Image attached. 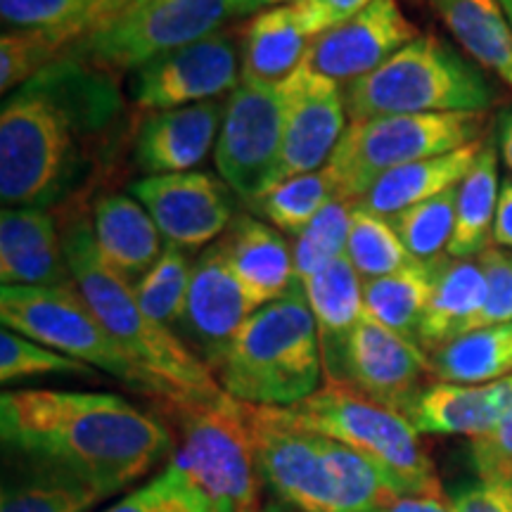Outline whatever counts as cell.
Returning a JSON list of instances; mask_svg holds the SVG:
<instances>
[{
  "label": "cell",
  "instance_id": "obj_50",
  "mask_svg": "<svg viewBox=\"0 0 512 512\" xmlns=\"http://www.w3.org/2000/svg\"><path fill=\"white\" fill-rule=\"evenodd\" d=\"M264 512H285V510H280V508H275V505H268V508L264 510Z\"/></svg>",
  "mask_w": 512,
  "mask_h": 512
},
{
  "label": "cell",
  "instance_id": "obj_31",
  "mask_svg": "<svg viewBox=\"0 0 512 512\" xmlns=\"http://www.w3.org/2000/svg\"><path fill=\"white\" fill-rule=\"evenodd\" d=\"M441 19L460 48L512 86V27L498 0H439Z\"/></svg>",
  "mask_w": 512,
  "mask_h": 512
},
{
  "label": "cell",
  "instance_id": "obj_7",
  "mask_svg": "<svg viewBox=\"0 0 512 512\" xmlns=\"http://www.w3.org/2000/svg\"><path fill=\"white\" fill-rule=\"evenodd\" d=\"M275 413L287 425L323 434L368 458L392 479L401 496L444 498L413 422L368 399L349 382L328 380L309 399L275 408Z\"/></svg>",
  "mask_w": 512,
  "mask_h": 512
},
{
  "label": "cell",
  "instance_id": "obj_35",
  "mask_svg": "<svg viewBox=\"0 0 512 512\" xmlns=\"http://www.w3.org/2000/svg\"><path fill=\"white\" fill-rule=\"evenodd\" d=\"M192 266L195 264L188 259L185 249L166 245L157 264L133 285L140 309L174 332L188 302Z\"/></svg>",
  "mask_w": 512,
  "mask_h": 512
},
{
  "label": "cell",
  "instance_id": "obj_5",
  "mask_svg": "<svg viewBox=\"0 0 512 512\" xmlns=\"http://www.w3.org/2000/svg\"><path fill=\"white\" fill-rule=\"evenodd\" d=\"M64 256L72 280L91 304L100 323L140 366L169 384L181 399H211L223 389L211 368L178 337L140 309L136 292L102 261L95 245L93 221L74 216L64 226Z\"/></svg>",
  "mask_w": 512,
  "mask_h": 512
},
{
  "label": "cell",
  "instance_id": "obj_42",
  "mask_svg": "<svg viewBox=\"0 0 512 512\" xmlns=\"http://www.w3.org/2000/svg\"><path fill=\"white\" fill-rule=\"evenodd\" d=\"M472 463L482 482L512 484V411L494 430L472 439Z\"/></svg>",
  "mask_w": 512,
  "mask_h": 512
},
{
  "label": "cell",
  "instance_id": "obj_9",
  "mask_svg": "<svg viewBox=\"0 0 512 512\" xmlns=\"http://www.w3.org/2000/svg\"><path fill=\"white\" fill-rule=\"evenodd\" d=\"M159 403L178 430L171 463L200 486L219 512H264L245 403L226 392Z\"/></svg>",
  "mask_w": 512,
  "mask_h": 512
},
{
  "label": "cell",
  "instance_id": "obj_6",
  "mask_svg": "<svg viewBox=\"0 0 512 512\" xmlns=\"http://www.w3.org/2000/svg\"><path fill=\"white\" fill-rule=\"evenodd\" d=\"M351 121L387 114L486 112L498 93L477 62L437 36H418L344 88Z\"/></svg>",
  "mask_w": 512,
  "mask_h": 512
},
{
  "label": "cell",
  "instance_id": "obj_24",
  "mask_svg": "<svg viewBox=\"0 0 512 512\" xmlns=\"http://www.w3.org/2000/svg\"><path fill=\"white\" fill-rule=\"evenodd\" d=\"M93 235L102 261L131 285L157 264L166 247L147 209L128 195L100 197L93 209Z\"/></svg>",
  "mask_w": 512,
  "mask_h": 512
},
{
  "label": "cell",
  "instance_id": "obj_20",
  "mask_svg": "<svg viewBox=\"0 0 512 512\" xmlns=\"http://www.w3.org/2000/svg\"><path fill=\"white\" fill-rule=\"evenodd\" d=\"M3 285L53 287L72 283L64 240L50 209L5 207L0 214Z\"/></svg>",
  "mask_w": 512,
  "mask_h": 512
},
{
  "label": "cell",
  "instance_id": "obj_47",
  "mask_svg": "<svg viewBox=\"0 0 512 512\" xmlns=\"http://www.w3.org/2000/svg\"><path fill=\"white\" fill-rule=\"evenodd\" d=\"M496 145H498V155L503 157L505 166L510 169L512 174V105L503 107L496 117Z\"/></svg>",
  "mask_w": 512,
  "mask_h": 512
},
{
  "label": "cell",
  "instance_id": "obj_51",
  "mask_svg": "<svg viewBox=\"0 0 512 512\" xmlns=\"http://www.w3.org/2000/svg\"><path fill=\"white\" fill-rule=\"evenodd\" d=\"M133 3H152V0H133Z\"/></svg>",
  "mask_w": 512,
  "mask_h": 512
},
{
  "label": "cell",
  "instance_id": "obj_11",
  "mask_svg": "<svg viewBox=\"0 0 512 512\" xmlns=\"http://www.w3.org/2000/svg\"><path fill=\"white\" fill-rule=\"evenodd\" d=\"M249 15L247 0H152L131 3L110 24L83 38L72 53L112 74L133 72L152 57L202 41L233 17Z\"/></svg>",
  "mask_w": 512,
  "mask_h": 512
},
{
  "label": "cell",
  "instance_id": "obj_36",
  "mask_svg": "<svg viewBox=\"0 0 512 512\" xmlns=\"http://www.w3.org/2000/svg\"><path fill=\"white\" fill-rule=\"evenodd\" d=\"M456 197L458 185L389 219L411 259L437 261L448 256L456 228Z\"/></svg>",
  "mask_w": 512,
  "mask_h": 512
},
{
  "label": "cell",
  "instance_id": "obj_1",
  "mask_svg": "<svg viewBox=\"0 0 512 512\" xmlns=\"http://www.w3.org/2000/svg\"><path fill=\"white\" fill-rule=\"evenodd\" d=\"M124 117L117 74L64 55L0 110L5 207L50 209L86 188Z\"/></svg>",
  "mask_w": 512,
  "mask_h": 512
},
{
  "label": "cell",
  "instance_id": "obj_39",
  "mask_svg": "<svg viewBox=\"0 0 512 512\" xmlns=\"http://www.w3.org/2000/svg\"><path fill=\"white\" fill-rule=\"evenodd\" d=\"M102 512H219L209 496L169 460L164 472Z\"/></svg>",
  "mask_w": 512,
  "mask_h": 512
},
{
  "label": "cell",
  "instance_id": "obj_46",
  "mask_svg": "<svg viewBox=\"0 0 512 512\" xmlns=\"http://www.w3.org/2000/svg\"><path fill=\"white\" fill-rule=\"evenodd\" d=\"M377 512H456L444 498L437 496H401L392 505Z\"/></svg>",
  "mask_w": 512,
  "mask_h": 512
},
{
  "label": "cell",
  "instance_id": "obj_29",
  "mask_svg": "<svg viewBox=\"0 0 512 512\" xmlns=\"http://www.w3.org/2000/svg\"><path fill=\"white\" fill-rule=\"evenodd\" d=\"M501 181H498V145L496 136L484 138L482 150L458 183L456 197V228H453L448 256L472 259L494 242V221Z\"/></svg>",
  "mask_w": 512,
  "mask_h": 512
},
{
  "label": "cell",
  "instance_id": "obj_37",
  "mask_svg": "<svg viewBox=\"0 0 512 512\" xmlns=\"http://www.w3.org/2000/svg\"><path fill=\"white\" fill-rule=\"evenodd\" d=\"M347 259L363 280L382 278V275L399 271L408 261H413L396 235L392 221L358 207V204L351 216Z\"/></svg>",
  "mask_w": 512,
  "mask_h": 512
},
{
  "label": "cell",
  "instance_id": "obj_26",
  "mask_svg": "<svg viewBox=\"0 0 512 512\" xmlns=\"http://www.w3.org/2000/svg\"><path fill=\"white\" fill-rule=\"evenodd\" d=\"M484 297L486 280L477 256L472 259L444 256L439 261L434 292L420 323V349L432 356L444 344L475 330V320L484 306Z\"/></svg>",
  "mask_w": 512,
  "mask_h": 512
},
{
  "label": "cell",
  "instance_id": "obj_3",
  "mask_svg": "<svg viewBox=\"0 0 512 512\" xmlns=\"http://www.w3.org/2000/svg\"><path fill=\"white\" fill-rule=\"evenodd\" d=\"M256 467L280 501L302 512H377L401 498L380 467L323 434L299 430L273 406L245 403Z\"/></svg>",
  "mask_w": 512,
  "mask_h": 512
},
{
  "label": "cell",
  "instance_id": "obj_41",
  "mask_svg": "<svg viewBox=\"0 0 512 512\" xmlns=\"http://www.w3.org/2000/svg\"><path fill=\"white\" fill-rule=\"evenodd\" d=\"M484 271L486 297L475 330L512 323V252L489 245L477 256Z\"/></svg>",
  "mask_w": 512,
  "mask_h": 512
},
{
  "label": "cell",
  "instance_id": "obj_48",
  "mask_svg": "<svg viewBox=\"0 0 512 512\" xmlns=\"http://www.w3.org/2000/svg\"><path fill=\"white\" fill-rule=\"evenodd\" d=\"M294 0H247L249 12H261L268 8H280V5H292Z\"/></svg>",
  "mask_w": 512,
  "mask_h": 512
},
{
  "label": "cell",
  "instance_id": "obj_40",
  "mask_svg": "<svg viewBox=\"0 0 512 512\" xmlns=\"http://www.w3.org/2000/svg\"><path fill=\"white\" fill-rule=\"evenodd\" d=\"M36 375L93 377V368L5 328L0 332V380L8 384Z\"/></svg>",
  "mask_w": 512,
  "mask_h": 512
},
{
  "label": "cell",
  "instance_id": "obj_27",
  "mask_svg": "<svg viewBox=\"0 0 512 512\" xmlns=\"http://www.w3.org/2000/svg\"><path fill=\"white\" fill-rule=\"evenodd\" d=\"M482 143L460 147V150L448 152V155L422 159V162L387 171L363 195L358 207L384 216V219H392V216L415 207V204L427 202L441 195V192L456 188L475 164Z\"/></svg>",
  "mask_w": 512,
  "mask_h": 512
},
{
  "label": "cell",
  "instance_id": "obj_13",
  "mask_svg": "<svg viewBox=\"0 0 512 512\" xmlns=\"http://www.w3.org/2000/svg\"><path fill=\"white\" fill-rule=\"evenodd\" d=\"M242 81L235 36L221 29L202 41L152 57L131 72V98L147 112L174 110L233 93Z\"/></svg>",
  "mask_w": 512,
  "mask_h": 512
},
{
  "label": "cell",
  "instance_id": "obj_18",
  "mask_svg": "<svg viewBox=\"0 0 512 512\" xmlns=\"http://www.w3.org/2000/svg\"><path fill=\"white\" fill-rule=\"evenodd\" d=\"M252 313L221 240H216L214 245L202 249L192 266L188 302L176 328L178 337L216 375L235 335Z\"/></svg>",
  "mask_w": 512,
  "mask_h": 512
},
{
  "label": "cell",
  "instance_id": "obj_32",
  "mask_svg": "<svg viewBox=\"0 0 512 512\" xmlns=\"http://www.w3.org/2000/svg\"><path fill=\"white\" fill-rule=\"evenodd\" d=\"M432 375L439 382L486 384L512 375V323L472 330L434 351Z\"/></svg>",
  "mask_w": 512,
  "mask_h": 512
},
{
  "label": "cell",
  "instance_id": "obj_44",
  "mask_svg": "<svg viewBox=\"0 0 512 512\" xmlns=\"http://www.w3.org/2000/svg\"><path fill=\"white\" fill-rule=\"evenodd\" d=\"M456 512H512V484L482 482L467 484L453 496Z\"/></svg>",
  "mask_w": 512,
  "mask_h": 512
},
{
  "label": "cell",
  "instance_id": "obj_23",
  "mask_svg": "<svg viewBox=\"0 0 512 512\" xmlns=\"http://www.w3.org/2000/svg\"><path fill=\"white\" fill-rule=\"evenodd\" d=\"M510 411L512 375L486 384H430L408 420L418 432L467 434L477 439L494 430Z\"/></svg>",
  "mask_w": 512,
  "mask_h": 512
},
{
  "label": "cell",
  "instance_id": "obj_49",
  "mask_svg": "<svg viewBox=\"0 0 512 512\" xmlns=\"http://www.w3.org/2000/svg\"><path fill=\"white\" fill-rule=\"evenodd\" d=\"M498 3H501L505 17H508V22H510V27H512V0H498Z\"/></svg>",
  "mask_w": 512,
  "mask_h": 512
},
{
  "label": "cell",
  "instance_id": "obj_19",
  "mask_svg": "<svg viewBox=\"0 0 512 512\" xmlns=\"http://www.w3.org/2000/svg\"><path fill=\"white\" fill-rule=\"evenodd\" d=\"M223 107L216 100L152 112L138 128L133 159L145 176L183 174L216 147Z\"/></svg>",
  "mask_w": 512,
  "mask_h": 512
},
{
  "label": "cell",
  "instance_id": "obj_2",
  "mask_svg": "<svg viewBox=\"0 0 512 512\" xmlns=\"http://www.w3.org/2000/svg\"><path fill=\"white\" fill-rule=\"evenodd\" d=\"M3 444L60 463L107 498L174 456V430L114 394L24 389L0 396Z\"/></svg>",
  "mask_w": 512,
  "mask_h": 512
},
{
  "label": "cell",
  "instance_id": "obj_38",
  "mask_svg": "<svg viewBox=\"0 0 512 512\" xmlns=\"http://www.w3.org/2000/svg\"><path fill=\"white\" fill-rule=\"evenodd\" d=\"M354 202L335 197L328 207L294 238V271L299 283L313 278L325 266L347 254V240L354 216Z\"/></svg>",
  "mask_w": 512,
  "mask_h": 512
},
{
  "label": "cell",
  "instance_id": "obj_17",
  "mask_svg": "<svg viewBox=\"0 0 512 512\" xmlns=\"http://www.w3.org/2000/svg\"><path fill=\"white\" fill-rule=\"evenodd\" d=\"M418 38L399 0H375L347 22L311 38L304 62L313 72L349 86Z\"/></svg>",
  "mask_w": 512,
  "mask_h": 512
},
{
  "label": "cell",
  "instance_id": "obj_4",
  "mask_svg": "<svg viewBox=\"0 0 512 512\" xmlns=\"http://www.w3.org/2000/svg\"><path fill=\"white\" fill-rule=\"evenodd\" d=\"M323 373L316 318L297 283L245 320L216 377L242 403L287 408L316 394Z\"/></svg>",
  "mask_w": 512,
  "mask_h": 512
},
{
  "label": "cell",
  "instance_id": "obj_16",
  "mask_svg": "<svg viewBox=\"0 0 512 512\" xmlns=\"http://www.w3.org/2000/svg\"><path fill=\"white\" fill-rule=\"evenodd\" d=\"M347 117L342 86L302 62V67L285 79V131L278 183L328 166L349 126Z\"/></svg>",
  "mask_w": 512,
  "mask_h": 512
},
{
  "label": "cell",
  "instance_id": "obj_30",
  "mask_svg": "<svg viewBox=\"0 0 512 512\" xmlns=\"http://www.w3.org/2000/svg\"><path fill=\"white\" fill-rule=\"evenodd\" d=\"M439 261L413 259L399 271L363 280V304L368 316L408 342L418 344L420 323L434 292Z\"/></svg>",
  "mask_w": 512,
  "mask_h": 512
},
{
  "label": "cell",
  "instance_id": "obj_52",
  "mask_svg": "<svg viewBox=\"0 0 512 512\" xmlns=\"http://www.w3.org/2000/svg\"><path fill=\"white\" fill-rule=\"evenodd\" d=\"M432 3H439V0H432Z\"/></svg>",
  "mask_w": 512,
  "mask_h": 512
},
{
  "label": "cell",
  "instance_id": "obj_12",
  "mask_svg": "<svg viewBox=\"0 0 512 512\" xmlns=\"http://www.w3.org/2000/svg\"><path fill=\"white\" fill-rule=\"evenodd\" d=\"M285 131V81L242 79L223 105L216 166L230 190L256 202L278 183Z\"/></svg>",
  "mask_w": 512,
  "mask_h": 512
},
{
  "label": "cell",
  "instance_id": "obj_14",
  "mask_svg": "<svg viewBox=\"0 0 512 512\" xmlns=\"http://www.w3.org/2000/svg\"><path fill=\"white\" fill-rule=\"evenodd\" d=\"M430 375V356L418 344L366 313L349 335L339 382H349L380 406L411 418L415 403L430 387Z\"/></svg>",
  "mask_w": 512,
  "mask_h": 512
},
{
  "label": "cell",
  "instance_id": "obj_21",
  "mask_svg": "<svg viewBox=\"0 0 512 512\" xmlns=\"http://www.w3.org/2000/svg\"><path fill=\"white\" fill-rule=\"evenodd\" d=\"M223 252L252 311L275 302L299 283L285 235L254 216H235L221 238Z\"/></svg>",
  "mask_w": 512,
  "mask_h": 512
},
{
  "label": "cell",
  "instance_id": "obj_15",
  "mask_svg": "<svg viewBox=\"0 0 512 512\" xmlns=\"http://www.w3.org/2000/svg\"><path fill=\"white\" fill-rule=\"evenodd\" d=\"M131 195L157 223L166 245L185 252L214 245L235 219L226 185L204 171L143 176L131 183Z\"/></svg>",
  "mask_w": 512,
  "mask_h": 512
},
{
  "label": "cell",
  "instance_id": "obj_28",
  "mask_svg": "<svg viewBox=\"0 0 512 512\" xmlns=\"http://www.w3.org/2000/svg\"><path fill=\"white\" fill-rule=\"evenodd\" d=\"M311 36L306 34L292 5L256 12L242 29V79L283 83L302 67Z\"/></svg>",
  "mask_w": 512,
  "mask_h": 512
},
{
  "label": "cell",
  "instance_id": "obj_8",
  "mask_svg": "<svg viewBox=\"0 0 512 512\" xmlns=\"http://www.w3.org/2000/svg\"><path fill=\"white\" fill-rule=\"evenodd\" d=\"M0 320L17 335L34 339L43 347L117 377L133 392L157 401H183L169 384L140 366L121 347L95 316L74 280L53 287L3 285Z\"/></svg>",
  "mask_w": 512,
  "mask_h": 512
},
{
  "label": "cell",
  "instance_id": "obj_10",
  "mask_svg": "<svg viewBox=\"0 0 512 512\" xmlns=\"http://www.w3.org/2000/svg\"><path fill=\"white\" fill-rule=\"evenodd\" d=\"M486 121V112L387 114L349 121L325 169L337 185V197L358 204L387 171L482 143Z\"/></svg>",
  "mask_w": 512,
  "mask_h": 512
},
{
  "label": "cell",
  "instance_id": "obj_34",
  "mask_svg": "<svg viewBox=\"0 0 512 512\" xmlns=\"http://www.w3.org/2000/svg\"><path fill=\"white\" fill-rule=\"evenodd\" d=\"M131 3L133 0H0V17L10 29L79 27L91 36Z\"/></svg>",
  "mask_w": 512,
  "mask_h": 512
},
{
  "label": "cell",
  "instance_id": "obj_25",
  "mask_svg": "<svg viewBox=\"0 0 512 512\" xmlns=\"http://www.w3.org/2000/svg\"><path fill=\"white\" fill-rule=\"evenodd\" d=\"M304 292L318 325L325 375L328 380L339 382L349 335L366 316L363 278L351 266L347 254H342L330 266L306 280Z\"/></svg>",
  "mask_w": 512,
  "mask_h": 512
},
{
  "label": "cell",
  "instance_id": "obj_43",
  "mask_svg": "<svg viewBox=\"0 0 512 512\" xmlns=\"http://www.w3.org/2000/svg\"><path fill=\"white\" fill-rule=\"evenodd\" d=\"M375 0H294L292 10L311 38L347 22Z\"/></svg>",
  "mask_w": 512,
  "mask_h": 512
},
{
  "label": "cell",
  "instance_id": "obj_22",
  "mask_svg": "<svg viewBox=\"0 0 512 512\" xmlns=\"http://www.w3.org/2000/svg\"><path fill=\"white\" fill-rule=\"evenodd\" d=\"M105 498L69 467L5 448L0 512H91Z\"/></svg>",
  "mask_w": 512,
  "mask_h": 512
},
{
  "label": "cell",
  "instance_id": "obj_33",
  "mask_svg": "<svg viewBox=\"0 0 512 512\" xmlns=\"http://www.w3.org/2000/svg\"><path fill=\"white\" fill-rule=\"evenodd\" d=\"M337 197V185L332 181L330 171L318 169L311 174L287 178L264 197L252 202L259 216L283 235L297 238L309 223Z\"/></svg>",
  "mask_w": 512,
  "mask_h": 512
},
{
  "label": "cell",
  "instance_id": "obj_45",
  "mask_svg": "<svg viewBox=\"0 0 512 512\" xmlns=\"http://www.w3.org/2000/svg\"><path fill=\"white\" fill-rule=\"evenodd\" d=\"M494 245L512 252V176L503 178L501 183L494 221Z\"/></svg>",
  "mask_w": 512,
  "mask_h": 512
}]
</instances>
